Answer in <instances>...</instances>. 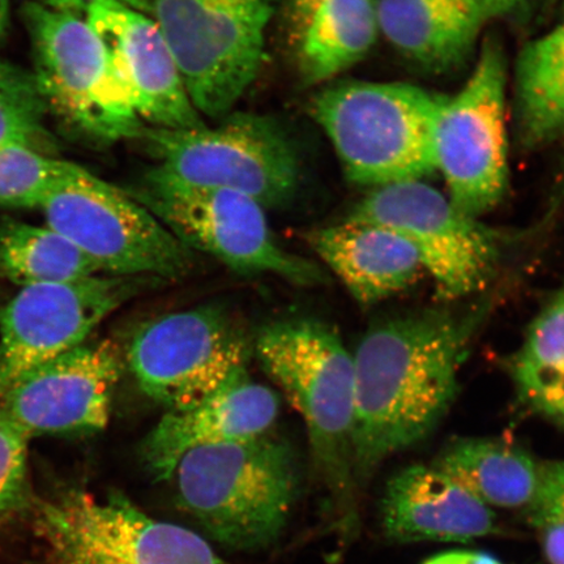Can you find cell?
<instances>
[{"instance_id": "cell-1", "label": "cell", "mask_w": 564, "mask_h": 564, "mask_svg": "<svg viewBox=\"0 0 564 564\" xmlns=\"http://www.w3.org/2000/svg\"><path fill=\"white\" fill-rule=\"evenodd\" d=\"M481 316L420 310L373 324L362 337L352 355V465L359 489L387 458L440 425L455 400L458 371Z\"/></svg>"}, {"instance_id": "cell-2", "label": "cell", "mask_w": 564, "mask_h": 564, "mask_svg": "<svg viewBox=\"0 0 564 564\" xmlns=\"http://www.w3.org/2000/svg\"><path fill=\"white\" fill-rule=\"evenodd\" d=\"M256 355L306 426L315 475L327 492L329 517L348 538L358 525L352 465L355 361L330 324L312 316L271 323L257 337Z\"/></svg>"}, {"instance_id": "cell-3", "label": "cell", "mask_w": 564, "mask_h": 564, "mask_svg": "<svg viewBox=\"0 0 564 564\" xmlns=\"http://www.w3.org/2000/svg\"><path fill=\"white\" fill-rule=\"evenodd\" d=\"M175 502L209 538L237 552L276 545L300 494L289 443L271 432L194 449L171 478Z\"/></svg>"}, {"instance_id": "cell-4", "label": "cell", "mask_w": 564, "mask_h": 564, "mask_svg": "<svg viewBox=\"0 0 564 564\" xmlns=\"http://www.w3.org/2000/svg\"><path fill=\"white\" fill-rule=\"evenodd\" d=\"M440 97L408 83L347 82L324 89L313 116L348 181L373 189L435 172Z\"/></svg>"}, {"instance_id": "cell-5", "label": "cell", "mask_w": 564, "mask_h": 564, "mask_svg": "<svg viewBox=\"0 0 564 564\" xmlns=\"http://www.w3.org/2000/svg\"><path fill=\"white\" fill-rule=\"evenodd\" d=\"M26 512L47 564H232L200 534L151 517L121 492L33 497Z\"/></svg>"}, {"instance_id": "cell-6", "label": "cell", "mask_w": 564, "mask_h": 564, "mask_svg": "<svg viewBox=\"0 0 564 564\" xmlns=\"http://www.w3.org/2000/svg\"><path fill=\"white\" fill-rule=\"evenodd\" d=\"M126 192L188 250L207 253L231 271L273 274L303 288L327 281L312 260L282 249L265 209L249 196L188 185L159 165Z\"/></svg>"}, {"instance_id": "cell-7", "label": "cell", "mask_w": 564, "mask_h": 564, "mask_svg": "<svg viewBox=\"0 0 564 564\" xmlns=\"http://www.w3.org/2000/svg\"><path fill=\"white\" fill-rule=\"evenodd\" d=\"M139 139L160 167L192 186L242 194L264 209L285 206L299 192V148L272 117L241 112L216 127H144Z\"/></svg>"}, {"instance_id": "cell-8", "label": "cell", "mask_w": 564, "mask_h": 564, "mask_svg": "<svg viewBox=\"0 0 564 564\" xmlns=\"http://www.w3.org/2000/svg\"><path fill=\"white\" fill-rule=\"evenodd\" d=\"M276 2L152 0V19L202 116H228L257 80Z\"/></svg>"}, {"instance_id": "cell-9", "label": "cell", "mask_w": 564, "mask_h": 564, "mask_svg": "<svg viewBox=\"0 0 564 564\" xmlns=\"http://www.w3.org/2000/svg\"><path fill=\"white\" fill-rule=\"evenodd\" d=\"M24 21L32 74L48 115L97 143L140 138L143 122L86 18L30 2Z\"/></svg>"}, {"instance_id": "cell-10", "label": "cell", "mask_w": 564, "mask_h": 564, "mask_svg": "<svg viewBox=\"0 0 564 564\" xmlns=\"http://www.w3.org/2000/svg\"><path fill=\"white\" fill-rule=\"evenodd\" d=\"M58 231L112 276L178 281L194 270L195 257L150 210L123 188L83 166L40 207Z\"/></svg>"}, {"instance_id": "cell-11", "label": "cell", "mask_w": 564, "mask_h": 564, "mask_svg": "<svg viewBox=\"0 0 564 564\" xmlns=\"http://www.w3.org/2000/svg\"><path fill=\"white\" fill-rule=\"evenodd\" d=\"M507 65L502 47L486 41L469 79L441 96L435 112V172L449 200L478 218L496 208L509 185Z\"/></svg>"}, {"instance_id": "cell-12", "label": "cell", "mask_w": 564, "mask_h": 564, "mask_svg": "<svg viewBox=\"0 0 564 564\" xmlns=\"http://www.w3.org/2000/svg\"><path fill=\"white\" fill-rule=\"evenodd\" d=\"M399 232L419 252L443 301L482 292L500 263V237L425 181L373 188L347 218Z\"/></svg>"}, {"instance_id": "cell-13", "label": "cell", "mask_w": 564, "mask_h": 564, "mask_svg": "<svg viewBox=\"0 0 564 564\" xmlns=\"http://www.w3.org/2000/svg\"><path fill=\"white\" fill-rule=\"evenodd\" d=\"M250 355L249 337L236 317L206 305L144 323L126 359L140 391L172 411L218 390L247 369Z\"/></svg>"}, {"instance_id": "cell-14", "label": "cell", "mask_w": 564, "mask_h": 564, "mask_svg": "<svg viewBox=\"0 0 564 564\" xmlns=\"http://www.w3.org/2000/svg\"><path fill=\"white\" fill-rule=\"evenodd\" d=\"M161 282L95 274L21 288L0 312V398L26 373L86 343L105 317Z\"/></svg>"}, {"instance_id": "cell-15", "label": "cell", "mask_w": 564, "mask_h": 564, "mask_svg": "<svg viewBox=\"0 0 564 564\" xmlns=\"http://www.w3.org/2000/svg\"><path fill=\"white\" fill-rule=\"evenodd\" d=\"M122 371L117 344L84 343L18 380L0 398V414L30 440L101 432Z\"/></svg>"}, {"instance_id": "cell-16", "label": "cell", "mask_w": 564, "mask_h": 564, "mask_svg": "<svg viewBox=\"0 0 564 564\" xmlns=\"http://www.w3.org/2000/svg\"><path fill=\"white\" fill-rule=\"evenodd\" d=\"M83 17L100 37L112 73L141 122L167 130L206 124L156 21L116 0H95Z\"/></svg>"}, {"instance_id": "cell-17", "label": "cell", "mask_w": 564, "mask_h": 564, "mask_svg": "<svg viewBox=\"0 0 564 564\" xmlns=\"http://www.w3.org/2000/svg\"><path fill=\"white\" fill-rule=\"evenodd\" d=\"M279 409L276 393L243 369L196 403L166 411L141 443L140 460L154 481H171L194 449L271 432Z\"/></svg>"}, {"instance_id": "cell-18", "label": "cell", "mask_w": 564, "mask_h": 564, "mask_svg": "<svg viewBox=\"0 0 564 564\" xmlns=\"http://www.w3.org/2000/svg\"><path fill=\"white\" fill-rule=\"evenodd\" d=\"M382 523L387 538L401 544L468 542L496 531L497 517L433 465H412L388 482Z\"/></svg>"}, {"instance_id": "cell-19", "label": "cell", "mask_w": 564, "mask_h": 564, "mask_svg": "<svg viewBox=\"0 0 564 564\" xmlns=\"http://www.w3.org/2000/svg\"><path fill=\"white\" fill-rule=\"evenodd\" d=\"M306 242L366 307L406 291L425 272L414 246L377 224L345 220L310 231Z\"/></svg>"}, {"instance_id": "cell-20", "label": "cell", "mask_w": 564, "mask_h": 564, "mask_svg": "<svg viewBox=\"0 0 564 564\" xmlns=\"http://www.w3.org/2000/svg\"><path fill=\"white\" fill-rule=\"evenodd\" d=\"M379 32L401 56L444 73L475 51L488 11L478 0H376Z\"/></svg>"}, {"instance_id": "cell-21", "label": "cell", "mask_w": 564, "mask_h": 564, "mask_svg": "<svg viewBox=\"0 0 564 564\" xmlns=\"http://www.w3.org/2000/svg\"><path fill=\"white\" fill-rule=\"evenodd\" d=\"M490 509H528L538 490L540 464L511 442H451L433 464Z\"/></svg>"}, {"instance_id": "cell-22", "label": "cell", "mask_w": 564, "mask_h": 564, "mask_svg": "<svg viewBox=\"0 0 564 564\" xmlns=\"http://www.w3.org/2000/svg\"><path fill=\"white\" fill-rule=\"evenodd\" d=\"M379 34L376 0H323L295 45L303 82L315 86L356 66Z\"/></svg>"}, {"instance_id": "cell-23", "label": "cell", "mask_w": 564, "mask_h": 564, "mask_svg": "<svg viewBox=\"0 0 564 564\" xmlns=\"http://www.w3.org/2000/svg\"><path fill=\"white\" fill-rule=\"evenodd\" d=\"M514 104L521 145H564V23L520 53Z\"/></svg>"}, {"instance_id": "cell-24", "label": "cell", "mask_w": 564, "mask_h": 564, "mask_svg": "<svg viewBox=\"0 0 564 564\" xmlns=\"http://www.w3.org/2000/svg\"><path fill=\"white\" fill-rule=\"evenodd\" d=\"M100 268L52 228L0 221V274L21 288L101 274Z\"/></svg>"}, {"instance_id": "cell-25", "label": "cell", "mask_w": 564, "mask_h": 564, "mask_svg": "<svg viewBox=\"0 0 564 564\" xmlns=\"http://www.w3.org/2000/svg\"><path fill=\"white\" fill-rule=\"evenodd\" d=\"M77 166L30 145H0V206L40 208Z\"/></svg>"}, {"instance_id": "cell-26", "label": "cell", "mask_w": 564, "mask_h": 564, "mask_svg": "<svg viewBox=\"0 0 564 564\" xmlns=\"http://www.w3.org/2000/svg\"><path fill=\"white\" fill-rule=\"evenodd\" d=\"M47 115L33 74L0 61V145L24 144L53 154Z\"/></svg>"}, {"instance_id": "cell-27", "label": "cell", "mask_w": 564, "mask_h": 564, "mask_svg": "<svg viewBox=\"0 0 564 564\" xmlns=\"http://www.w3.org/2000/svg\"><path fill=\"white\" fill-rule=\"evenodd\" d=\"M512 372L519 388L564 372V289L535 317Z\"/></svg>"}, {"instance_id": "cell-28", "label": "cell", "mask_w": 564, "mask_h": 564, "mask_svg": "<svg viewBox=\"0 0 564 564\" xmlns=\"http://www.w3.org/2000/svg\"><path fill=\"white\" fill-rule=\"evenodd\" d=\"M30 441L0 414V523L30 509L33 499L28 470Z\"/></svg>"}, {"instance_id": "cell-29", "label": "cell", "mask_w": 564, "mask_h": 564, "mask_svg": "<svg viewBox=\"0 0 564 564\" xmlns=\"http://www.w3.org/2000/svg\"><path fill=\"white\" fill-rule=\"evenodd\" d=\"M527 511L533 525L564 523V460L540 463V477Z\"/></svg>"}, {"instance_id": "cell-30", "label": "cell", "mask_w": 564, "mask_h": 564, "mask_svg": "<svg viewBox=\"0 0 564 564\" xmlns=\"http://www.w3.org/2000/svg\"><path fill=\"white\" fill-rule=\"evenodd\" d=\"M519 390L535 411L564 426V372L535 380Z\"/></svg>"}, {"instance_id": "cell-31", "label": "cell", "mask_w": 564, "mask_h": 564, "mask_svg": "<svg viewBox=\"0 0 564 564\" xmlns=\"http://www.w3.org/2000/svg\"><path fill=\"white\" fill-rule=\"evenodd\" d=\"M323 0H282V15L289 42L295 47L316 7Z\"/></svg>"}, {"instance_id": "cell-32", "label": "cell", "mask_w": 564, "mask_h": 564, "mask_svg": "<svg viewBox=\"0 0 564 564\" xmlns=\"http://www.w3.org/2000/svg\"><path fill=\"white\" fill-rule=\"evenodd\" d=\"M538 528L549 564H564V523H546Z\"/></svg>"}, {"instance_id": "cell-33", "label": "cell", "mask_w": 564, "mask_h": 564, "mask_svg": "<svg viewBox=\"0 0 564 564\" xmlns=\"http://www.w3.org/2000/svg\"><path fill=\"white\" fill-rule=\"evenodd\" d=\"M32 2L48 7V9L83 15L87 7L95 0H32ZM116 2L129 6L133 10L147 13V15L152 13V0H116Z\"/></svg>"}, {"instance_id": "cell-34", "label": "cell", "mask_w": 564, "mask_h": 564, "mask_svg": "<svg viewBox=\"0 0 564 564\" xmlns=\"http://www.w3.org/2000/svg\"><path fill=\"white\" fill-rule=\"evenodd\" d=\"M423 564H505L492 555L470 550H454L433 556Z\"/></svg>"}, {"instance_id": "cell-35", "label": "cell", "mask_w": 564, "mask_h": 564, "mask_svg": "<svg viewBox=\"0 0 564 564\" xmlns=\"http://www.w3.org/2000/svg\"><path fill=\"white\" fill-rule=\"evenodd\" d=\"M484 6V9L488 11L490 18L499 15L507 11L517 9L518 6L523 4L525 0H478Z\"/></svg>"}, {"instance_id": "cell-36", "label": "cell", "mask_w": 564, "mask_h": 564, "mask_svg": "<svg viewBox=\"0 0 564 564\" xmlns=\"http://www.w3.org/2000/svg\"><path fill=\"white\" fill-rule=\"evenodd\" d=\"M10 0H0V41L6 33L7 21H9Z\"/></svg>"}]
</instances>
